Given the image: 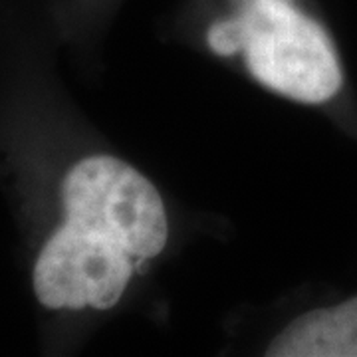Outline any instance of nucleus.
I'll use <instances>...</instances> for the list:
<instances>
[{
	"instance_id": "obj_3",
	"label": "nucleus",
	"mask_w": 357,
	"mask_h": 357,
	"mask_svg": "<svg viewBox=\"0 0 357 357\" xmlns=\"http://www.w3.org/2000/svg\"><path fill=\"white\" fill-rule=\"evenodd\" d=\"M272 357H357V290L294 314L262 345Z\"/></svg>"
},
{
	"instance_id": "obj_2",
	"label": "nucleus",
	"mask_w": 357,
	"mask_h": 357,
	"mask_svg": "<svg viewBox=\"0 0 357 357\" xmlns=\"http://www.w3.org/2000/svg\"><path fill=\"white\" fill-rule=\"evenodd\" d=\"M197 38L260 88L324 112L357 139V100L337 40L306 0H215Z\"/></svg>"
},
{
	"instance_id": "obj_1",
	"label": "nucleus",
	"mask_w": 357,
	"mask_h": 357,
	"mask_svg": "<svg viewBox=\"0 0 357 357\" xmlns=\"http://www.w3.org/2000/svg\"><path fill=\"white\" fill-rule=\"evenodd\" d=\"M171 241V211L153 178L114 149L88 147L56 181L54 217L30 266L32 294L54 316L112 314Z\"/></svg>"
},
{
	"instance_id": "obj_4",
	"label": "nucleus",
	"mask_w": 357,
	"mask_h": 357,
	"mask_svg": "<svg viewBox=\"0 0 357 357\" xmlns=\"http://www.w3.org/2000/svg\"><path fill=\"white\" fill-rule=\"evenodd\" d=\"M119 0H72L60 18V28L72 46L88 48L86 42H93L102 34Z\"/></svg>"
}]
</instances>
